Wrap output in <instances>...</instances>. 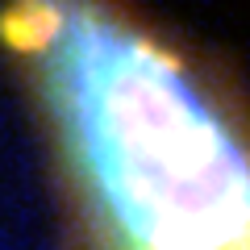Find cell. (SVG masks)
<instances>
[{
	"label": "cell",
	"instance_id": "1",
	"mask_svg": "<svg viewBox=\"0 0 250 250\" xmlns=\"http://www.w3.org/2000/svg\"><path fill=\"white\" fill-rule=\"evenodd\" d=\"M83 250H250V108L146 21L9 17Z\"/></svg>",
	"mask_w": 250,
	"mask_h": 250
}]
</instances>
